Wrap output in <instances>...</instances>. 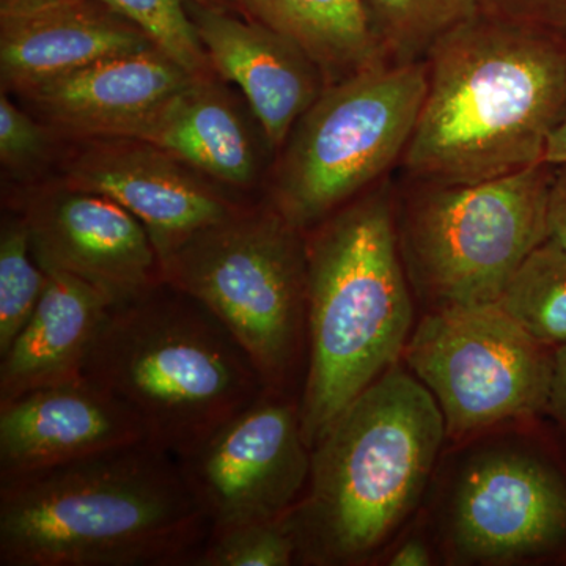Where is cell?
<instances>
[{
  "mask_svg": "<svg viewBox=\"0 0 566 566\" xmlns=\"http://www.w3.org/2000/svg\"><path fill=\"white\" fill-rule=\"evenodd\" d=\"M480 13L566 31V0H482Z\"/></svg>",
  "mask_w": 566,
  "mask_h": 566,
  "instance_id": "83f0119b",
  "label": "cell"
},
{
  "mask_svg": "<svg viewBox=\"0 0 566 566\" xmlns=\"http://www.w3.org/2000/svg\"><path fill=\"white\" fill-rule=\"evenodd\" d=\"M546 419L566 436V344L557 346L554 354L553 379L547 397Z\"/></svg>",
  "mask_w": 566,
  "mask_h": 566,
  "instance_id": "f546056e",
  "label": "cell"
},
{
  "mask_svg": "<svg viewBox=\"0 0 566 566\" xmlns=\"http://www.w3.org/2000/svg\"><path fill=\"white\" fill-rule=\"evenodd\" d=\"M446 446L434 398L395 364L312 447L307 486L283 516L297 565H376L422 512Z\"/></svg>",
  "mask_w": 566,
  "mask_h": 566,
  "instance_id": "3957f363",
  "label": "cell"
},
{
  "mask_svg": "<svg viewBox=\"0 0 566 566\" xmlns=\"http://www.w3.org/2000/svg\"><path fill=\"white\" fill-rule=\"evenodd\" d=\"M18 212L28 223L33 256L44 271L73 275L114 304L164 283L150 233L109 197L57 182L32 189Z\"/></svg>",
  "mask_w": 566,
  "mask_h": 566,
  "instance_id": "7c38bea8",
  "label": "cell"
},
{
  "mask_svg": "<svg viewBox=\"0 0 566 566\" xmlns=\"http://www.w3.org/2000/svg\"><path fill=\"white\" fill-rule=\"evenodd\" d=\"M156 48L104 0H69L0 13L2 92L20 93L103 59Z\"/></svg>",
  "mask_w": 566,
  "mask_h": 566,
  "instance_id": "e0dca14e",
  "label": "cell"
},
{
  "mask_svg": "<svg viewBox=\"0 0 566 566\" xmlns=\"http://www.w3.org/2000/svg\"><path fill=\"white\" fill-rule=\"evenodd\" d=\"M50 275L33 256L28 223L17 212L0 229V356L39 305Z\"/></svg>",
  "mask_w": 566,
  "mask_h": 566,
  "instance_id": "603a6c76",
  "label": "cell"
},
{
  "mask_svg": "<svg viewBox=\"0 0 566 566\" xmlns=\"http://www.w3.org/2000/svg\"><path fill=\"white\" fill-rule=\"evenodd\" d=\"M390 62L423 61L431 46L482 10V0H360Z\"/></svg>",
  "mask_w": 566,
  "mask_h": 566,
  "instance_id": "44dd1931",
  "label": "cell"
},
{
  "mask_svg": "<svg viewBox=\"0 0 566 566\" xmlns=\"http://www.w3.org/2000/svg\"><path fill=\"white\" fill-rule=\"evenodd\" d=\"M376 565L381 566H434L442 565L441 553L436 545L423 513L411 521L400 535L386 547Z\"/></svg>",
  "mask_w": 566,
  "mask_h": 566,
  "instance_id": "4316f807",
  "label": "cell"
},
{
  "mask_svg": "<svg viewBox=\"0 0 566 566\" xmlns=\"http://www.w3.org/2000/svg\"><path fill=\"white\" fill-rule=\"evenodd\" d=\"M210 532L148 441L0 480V566H191Z\"/></svg>",
  "mask_w": 566,
  "mask_h": 566,
  "instance_id": "7a4b0ae2",
  "label": "cell"
},
{
  "mask_svg": "<svg viewBox=\"0 0 566 566\" xmlns=\"http://www.w3.org/2000/svg\"><path fill=\"white\" fill-rule=\"evenodd\" d=\"M62 2H69V0H0V13H21V11L44 9Z\"/></svg>",
  "mask_w": 566,
  "mask_h": 566,
  "instance_id": "1f68e13d",
  "label": "cell"
},
{
  "mask_svg": "<svg viewBox=\"0 0 566 566\" xmlns=\"http://www.w3.org/2000/svg\"><path fill=\"white\" fill-rule=\"evenodd\" d=\"M427 91L423 61H382L326 85L283 145L270 202L303 232L400 163Z\"/></svg>",
  "mask_w": 566,
  "mask_h": 566,
  "instance_id": "9c48e42d",
  "label": "cell"
},
{
  "mask_svg": "<svg viewBox=\"0 0 566 566\" xmlns=\"http://www.w3.org/2000/svg\"><path fill=\"white\" fill-rule=\"evenodd\" d=\"M80 144L63 166L62 182L109 197L136 216L159 259L241 205L218 182H208L205 175L148 142L104 137Z\"/></svg>",
  "mask_w": 566,
  "mask_h": 566,
  "instance_id": "4fadbf2b",
  "label": "cell"
},
{
  "mask_svg": "<svg viewBox=\"0 0 566 566\" xmlns=\"http://www.w3.org/2000/svg\"><path fill=\"white\" fill-rule=\"evenodd\" d=\"M142 441L137 416L87 376L0 401V480Z\"/></svg>",
  "mask_w": 566,
  "mask_h": 566,
  "instance_id": "5bb4252c",
  "label": "cell"
},
{
  "mask_svg": "<svg viewBox=\"0 0 566 566\" xmlns=\"http://www.w3.org/2000/svg\"><path fill=\"white\" fill-rule=\"evenodd\" d=\"M212 71L248 99L271 151H281L324 87L323 73L282 33L232 11L188 2Z\"/></svg>",
  "mask_w": 566,
  "mask_h": 566,
  "instance_id": "2e32d148",
  "label": "cell"
},
{
  "mask_svg": "<svg viewBox=\"0 0 566 566\" xmlns=\"http://www.w3.org/2000/svg\"><path fill=\"white\" fill-rule=\"evenodd\" d=\"M197 77L158 48L103 59L18 93L55 136L132 137L145 118Z\"/></svg>",
  "mask_w": 566,
  "mask_h": 566,
  "instance_id": "9a60e30c",
  "label": "cell"
},
{
  "mask_svg": "<svg viewBox=\"0 0 566 566\" xmlns=\"http://www.w3.org/2000/svg\"><path fill=\"white\" fill-rule=\"evenodd\" d=\"M29 322L0 356V401L84 378L93 345L109 314L106 294L59 271Z\"/></svg>",
  "mask_w": 566,
  "mask_h": 566,
  "instance_id": "ac0fdd59",
  "label": "cell"
},
{
  "mask_svg": "<svg viewBox=\"0 0 566 566\" xmlns=\"http://www.w3.org/2000/svg\"><path fill=\"white\" fill-rule=\"evenodd\" d=\"M112 9L147 33L159 51L197 80L214 76L196 25L188 11V0H104Z\"/></svg>",
  "mask_w": 566,
  "mask_h": 566,
  "instance_id": "cb8c5ba5",
  "label": "cell"
},
{
  "mask_svg": "<svg viewBox=\"0 0 566 566\" xmlns=\"http://www.w3.org/2000/svg\"><path fill=\"white\" fill-rule=\"evenodd\" d=\"M311 463L300 397L266 389L178 458L210 534L281 520L303 495Z\"/></svg>",
  "mask_w": 566,
  "mask_h": 566,
  "instance_id": "8fae6325",
  "label": "cell"
},
{
  "mask_svg": "<svg viewBox=\"0 0 566 566\" xmlns=\"http://www.w3.org/2000/svg\"><path fill=\"white\" fill-rule=\"evenodd\" d=\"M55 133L31 112L0 95V163L11 175L32 174L48 161Z\"/></svg>",
  "mask_w": 566,
  "mask_h": 566,
  "instance_id": "484cf974",
  "label": "cell"
},
{
  "mask_svg": "<svg viewBox=\"0 0 566 566\" xmlns=\"http://www.w3.org/2000/svg\"><path fill=\"white\" fill-rule=\"evenodd\" d=\"M546 240L566 252V164L553 166L546 205Z\"/></svg>",
  "mask_w": 566,
  "mask_h": 566,
  "instance_id": "f1b7e54d",
  "label": "cell"
},
{
  "mask_svg": "<svg viewBox=\"0 0 566 566\" xmlns=\"http://www.w3.org/2000/svg\"><path fill=\"white\" fill-rule=\"evenodd\" d=\"M128 139L148 142L229 188H251L259 175L251 129L214 76L193 80L175 93Z\"/></svg>",
  "mask_w": 566,
  "mask_h": 566,
  "instance_id": "d6986e66",
  "label": "cell"
},
{
  "mask_svg": "<svg viewBox=\"0 0 566 566\" xmlns=\"http://www.w3.org/2000/svg\"><path fill=\"white\" fill-rule=\"evenodd\" d=\"M556 348L497 303L424 311L401 363L444 417L447 442L546 417Z\"/></svg>",
  "mask_w": 566,
  "mask_h": 566,
  "instance_id": "30bf717a",
  "label": "cell"
},
{
  "mask_svg": "<svg viewBox=\"0 0 566 566\" xmlns=\"http://www.w3.org/2000/svg\"><path fill=\"white\" fill-rule=\"evenodd\" d=\"M497 304L542 344H566L564 249L549 240L539 244L517 268Z\"/></svg>",
  "mask_w": 566,
  "mask_h": 566,
  "instance_id": "7402d4cb",
  "label": "cell"
},
{
  "mask_svg": "<svg viewBox=\"0 0 566 566\" xmlns=\"http://www.w3.org/2000/svg\"><path fill=\"white\" fill-rule=\"evenodd\" d=\"M167 285L233 335L271 392L297 395L307 367L305 232L268 202L240 205L161 259Z\"/></svg>",
  "mask_w": 566,
  "mask_h": 566,
  "instance_id": "52a82bcc",
  "label": "cell"
},
{
  "mask_svg": "<svg viewBox=\"0 0 566 566\" xmlns=\"http://www.w3.org/2000/svg\"><path fill=\"white\" fill-rule=\"evenodd\" d=\"M423 62L408 180L485 181L543 163L566 109V31L479 13Z\"/></svg>",
  "mask_w": 566,
  "mask_h": 566,
  "instance_id": "6da1fadb",
  "label": "cell"
},
{
  "mask_svg": "<svg viewBox=\"0 0 566 566\" xmlns=\"http://www.w3.org/2000/svg\"><path fill=\"white\" fill-rule=\"evenodd\" d=\"M543 163L549 164V166L566 164V109L557 128L551 134L545 156H543Z\"/></svg>",
  "mask_w": 566,
  "mask_h": 566,
  "instance_id": "4dcf8cb0",
  "label": "cell"
},
{
  "mask_svg": "<svg viewBox=\"0 0 566 566\" xmlns=\"http://www.w3.org/2000/svg\"><path fill=\"white\" fill-rule=\"evenodd\" d=\"M307 367L301 419L308 447L371 382L401 363L416 296L397 233V192L376 182L305 232Z\"/></svg>",
  "mask_w": 566,
  "mask_h": 566,
  "instance_id": "277c9868",
  "label": "cell"
},
{
  "mask_svg": "<svg viewBox=\"0 0 566 566\" xmlns=\"http://www.w3.org/2000/svg\"><path fill=\"white\" fill-rule=\"evenodd\" d=\"M545 419L447 442L422 509L442 565L566 566V436Z\"/></svg>",
  "mask_w": 566,
  "mask_h": 566,
  "instance_id": "8992f818",
  "label": "cell"
},
{
  "mask_svg": "<svg viewBox=\"0 0 566 566\" xmlns=\"http://www.w3.org/2000/svg\"><path fill=\"white\" fill-rule=\"evenodd\" d=\"M551 178L542 163L485 181L409 180L397 193L398 244L422 312L497 303L546 241Z\"/></svg>",
  "mask_w": 566,
  "mask_h": 566,
  "instance_id": "ba28073f",
  "label": "cell"
},
{
  "mask_svg": "<svg viewBox=\"0 0 566 566\" xmlns=\"http://www.w3.org/2000/svg\"><path fill=\"white\" fill-rule=\"evenodd\" d=\"M292 565H297L296 539L281 517L210 534L191 566Z\"/></svg>",
  "mask_w": 566,
  "mask_h": 566,
  "instance_id": "d4e9b609",
  "label": "cell"
},
{
  "mask_svg": "<svg viewBox=\"0 0 566 566\" xmlns=\"http://www.w3.org/2000/svg\"><path fill=\"white\" fill-rule=\"evenodd\" d=\"M85 376L128 406L147 441L177 460L264 390L223 324L166 282L112 305Z\"/></svg>",
  "mask_w": 566,
  "mask_h": 566,
  "instance_id": "5b68a950",
  "label": "cell"
},
{
  "mask_svg": "<svg viewBox=\"0 0 566 566\" xmlns=\"http://www.w3.org/2000/svg\"><path fill=\"white\" fill-rule=\"evenodd\" d=\"M232 11L303 48L326 85L387 61L360 0H188Z\"/></svg>",
  "mask_w": 566,
  "mask_h": 566,
  "instance_id": "ffe728a7",
  "label": "cell"
}]
</instances>
